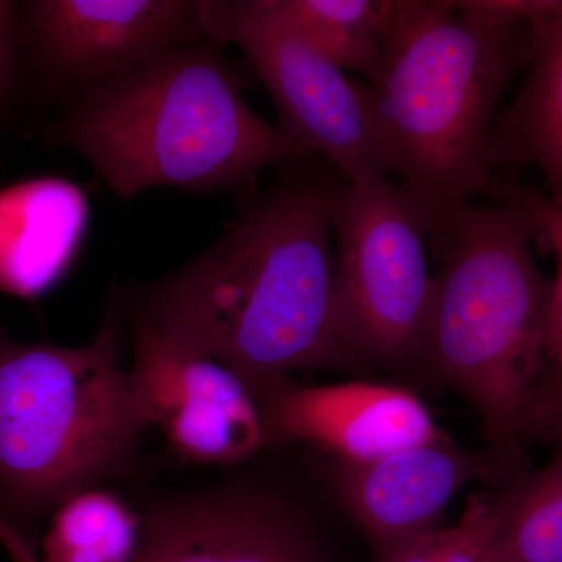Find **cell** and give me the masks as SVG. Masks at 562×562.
<instances>
[{
    "label": "cell",
    "mask_w": 562,
    "mask_h": 562,
    "mask_svg": "<svg viewBox=\"0 0 562 562\" xmlns=\"http://www.w3.org/2000/svg\"><path fill=\"white\" fill-rule=\"evenodd\" d=\"M344 183L277 184L155 284L139 319L260 392L301 371H362L344 328L333 214Z\"/></svg>",
    "instance_id": "6da1fadb"
},
{
    "label": "cell",
    "mask_w": 562,
    "mask_h": 562,
    "mask_svg": "<svg viewBox=\"0 0 562 562\" xmlns=\"http://www.w3.org/2000/svg\"><path fill=\"white\" fill-rule=\"evenodd\" d=\"M528 55L524 2L391 0L382 66L364 83L373 140L435 250L486 188L495 111Z\"/></svg>",
    "instance_id": "7a4b0ae2"
},
{
    "label": "cell",
    "mask_w": 562,
    "mask_h": 562,
    "mask_svg": "<svg viewBox=\"0 0 562 562\" xmlns=\"http://www.w3.org/2000/svg\"><path fill=\"white\" fill-rule=\"evenodd\" d=\"M520 201L458 214L438 251L416 379L452 391L482 420L492 450L513 454L561 412L549 394L550 290Z\"/></svg>",
    "instance_id": "3957f363"
},
{
    "label": "cell",
    "mask_w": 562,
    "mask_h": 562,
    "mask_svg": "<svg viewBox=\"0 0 562 562\" xmlns=\"http://www.w3.org/2000/svg\"><path fill=\"white\" fill-rule=\"evenodd\" d=\"M57 135L124 199L155 188L236 190L306 157L251 110L211 38L88 88Z\"/></svg>",
    "instance_id": "277c9868"
},
{
    "label": "cell",
    "mask_w": 562,
    "mask_h": 562,
    "mask_svg": "<svg viewBox=\"0 0 562 562\" xmlns=\"http://www.w3.org/2000/svg\"><path fill=\"white\" fill-rule=\"evenodd\" d=\"M144 428L111 322L80 347L0 333V520L33 549L41 517L124 469Z\"/></svg>",
    "instance_id": "5b68a950"
},
{
    "label": "cell",
    "mask_w": 562,
    "mask_h": 562,
    "mask_svg": "<svg viewBox=\"0 0 562 562\" xmlns=\"http://www.w3.org/2000/svg\"><path fill=\"white\" fill-rule=\"evenodd\" d=\"M333 239L344 328L362 371L416 379L435 290L424 214L387 177L344 181Z\"/></svg>",
    "instance_id": "8992f818"
},
{
    "label": "cell",
    "mask_w": 562,
    "mask_h": 562,
    "mask_svg": "<svg viewBox=\"0 0 562 562\" xmlns=\"http://www.w3.org/2000/svg\"><path fill=\"white\" fill-rule=\"evenodd\" d=\"M209 38L246 55L279 111V131L303 155L327 158L347 183L384 176L364 83L314 49L276 0H203Z\"/></svg>",
    "instance_id": "52a82bcc"
},
{
    "label": "cell",
    "mask_w": 562,
    "mask_h": 562,
    "mask_svg": "<svg viewBox=\"0 0 562 562\" xmlns=\"http://www.w3.org/2000/svg\"><path fill=\"white\" fill-rule=\"evenodd\" d=\"M131 375L144 427L158 428L183 460L238 465L272 446L260 394L244 376L144 319Z\"/></svg>",
    "instance_id": "ba28073f"
},
{
    "label": "cell",
    "mask_w": 562,
    "mask_h": 562,
    "mask_svg": "<svg viewBox=\"0 0 562 562\" xmlns=\"http://www.w3.org/2000/svg\"><path fill=\"white\" fill-rule=\"evenodd\" d=\"M24 11L41 61L85 90L209 38L203 0H38Z\"/></svg>",
    "instance_id": "9c48e42d"
},
{
    "label": "cell",
    "mask_w": 562,
    "mask_h": 562,
    "mask_svg": "<svg viewBox=\"0 0 562 562\" xmlns=\"http://www.w3.org/2000/svg\"><path fill=\"white\" fill-rule=\"evenodd\" d=\"M144 519L143 562H330L305 514L260 484L176 495Z\"/></svg>",
    "instance_id": "30bf717a"
},
{
    "label": "cell",
    "mask_w": 562,
    "mask_h": 562,
    "mask_svg": "<svg viewBox=\"0 0 562 562\" xmlns=\"http://www.w3.org/2000/svg\"><path fill=\"white\" fill-rule=\"evenodd\" d=\"M501 453L465 449L443 435L369 462L335 460L331 484L371 543L375 562L442 528L454 495L490 475Z\"/></svg>",
    "instance_id": "8fae6325"
},
{
    "label": "cell",
    "mask_w": 562,
    "mask_h": 562,
    "mask_svg": "<svg viewBox=\"0 0 562 562\" xmlns=\"http://www.w3.org/2000/svg\"><path fill=\"white\" fill-rule=\"evenodd\" d=\"M272 446L308 442L336 460L369 462L447 435L427 405L398 384L302 386L281 380L260 392Z\"/></svg>",
    "instance_id": "7c38bea8"
},
{
    "label": "cell",
    "mask_w": 562,
    "mask_h": 562,
    "mask_svg": "<svg viewBox=\"0 0 562 562\" xmlns=\"http://www.w3.org/2000/svg\"><path fill=\"white\" fill-rule=\"evenodd\" d=\"M90 222L87 192L43 177L0 190V291L21 299L46 294L65 277Z\"/></svg>",
    "instance_id": "4fadbf2b"
},
{
    "label": "cell",
    "mask_w": 562,
    "mask_h": 562,
    "mask_svg": "<svg viewBox=\"0 0 562 562\" xmlns=\"http://www.w3.org/2000/svg\"><path fill=\"white\" fill-rule=\"evenodd\" d=\"M532 66L517 101L495 120L487 165L535 162L562 194V2H524ZM558 198V199H560Z\"/></svg>",
    "instance_id": "5bb4252c"
},
{
    "label": "cell",
    "mask_w": 562,
    "mask_h": 562,
    "mask_svg": "<svg viewBox=\"0 0 562 562\" xmlns=\"http://www.w3.org/2000/svg\"><path fill=\"white\" fill-rule=\"evenodd\" d=\"M144 546V513L94 486L54 509L38 562H143Z\"/></svg>",
    "instance_id": "9a60e30c"
},
{
    "label": "cell",
    "mask_w": 562,
    "mask_h": 562,
    "mask_svg": "<svg viewBox=\"0 0 562 562\" xmlns=\"http://www.w3.org/2000/svg\"><path fill=\"white\" fill-rule=\"evenodd\" d=\"M303 38L344 72L371 81L382 66L391 0H276Z\"/></svg>",
    "instance_id": "2e32d148"
},
{
    "label": "cell",
    "mask_w": 562,
    "mask_h": 562,
    "mask_svg": "<svg viewBox=\"0 0 562 562\" xmlns=\"http://www.w3.org/2000/svg\"><path fill=\"white\" fill-rule=\"evenodd\" d=\"M491 562H562V457L508 487Z\"/></svg>",
    "instance_id": "e0dca14e"
},
{
    "label": "cell",
    "mask_w": 562,
    "mask_h": 562,
    "mask_svg": "<svg viewBox=\"0 0 562 562\" xmlns=\"http://www.w3.org/2000/svg\"><path fill=\"white\" fill-rule=\"evenodd\" d=\"M506 503L508 490L473 495L453 527L417 539L384 562H491Z\"/></svg>",
    "instance_id": "ac0fdd59"
},
{
    "label": "cell",
    "mask_w": 562,
    "mask_h": 562,
    "mask_svg": "<svg viewBox=\"0 0 562 562\" xmlns=\"http://www.w3.org/2000/svg\"><path fill=\"white\" fill-rule=\"evenodd\" d=\"M530 214L535 232H541L547 244L557 255V279L550 290L549 317H547V347L550 360L562 376V206L536 194H520Z\"/></svg>",
    "instance_id": "d6986e66"
},
{
    "label": "cell",
    "mask_w": 562,
    "mask_h": 562,
    "mask_svg": "<svg viewBox=\"0 0 562 562\" xmlns=\"http://www.w3.org/2000/svg\"><path fill=\"white\" fill-rule=\"evenodd\" d=\"M24 40L21 9L0 0V106L7 101L16 80L21 43Z\"/></svg>",
    "instance_id": "ffe728a7"
},
{
    "label": "cell",
    "mask_w": 562,
    "mask_h": 562,
    "mask_svg": "<svg viewBox=\"0 0 562 562\" xmlns=\"http://www.w3.org/2000/svg\"><path fill=\"white\" fill-rule=\"evenodd\" d=\"M0 546L9 554L11 562H38V552L0 520Z\"/></svg>",
    "instance_id": "44dd1931"
},
{
    "label": "cell",
    "mask_w": 562,
    "mask_h": 562,
    "mask_svg": "<svg viewBox=\"0 0 562 562\" xmlns=\"http://www.w3.org/2000/svg\"><path fill=\"white\" fill-rule=\"evenodd\" d=\"M557 203H558V205H561V206H562V194H561V198H560V199H558V202H557Z\"/></svg>",
    "instance_id": "7402d4cb"
}]
</instances>
